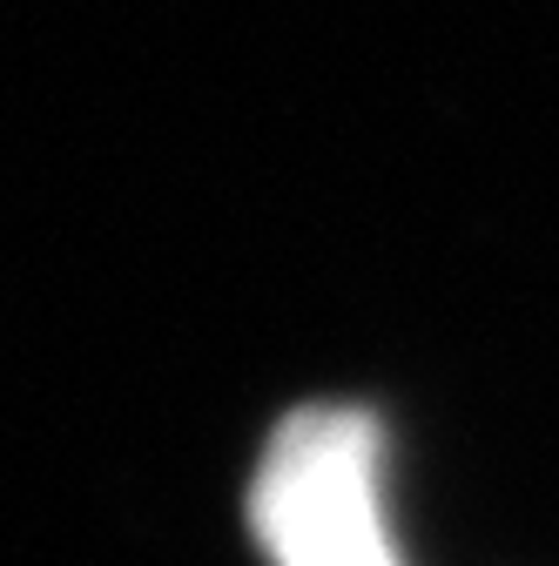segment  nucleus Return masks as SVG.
<instances>
[{"label": "nucleus", "mask_w": 559, "mask_h": 566, "mask_svg": "<svg viewBox=\"0 0 559 566\" xmlns=\"http://www.w3.org/2000/svg\"><path fill=\"white\" fill-rule=\"evenodd\" d=\"M270 566H404L384 520V424L365 405H297L250 479Z\"/></svg>", "instance_id": "1"}]
</instances>
